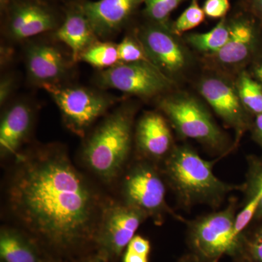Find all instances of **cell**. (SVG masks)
<instances>
[{"mask_svg": "<svg viewBox=\"0 0 262 262\" xmlns=\"http://www.w3.org/2000/svg\"><path fill=\"white\" fill-rule=\"evenodd\" d=\"M15 158L6 201L17 223L61 253L94 243L106 205L66 150L43 146Z\"/></svg>", "mask_w": 262, "mask_h": 262, "instance_id": "6da1fadb", "label": "cell"}, {"mask_svg": "<svg viewBox=\"0 0 262 262\" xmlns=\"http://www.w3.org/2000/svg\"><path fill=\"white\" fill-rule=\"evenodd\" d=\"M215 161L203 159L192 148L175 146L163 162L166 184L184 208L207 205L217 208L226 196L242 185L223 182L213 173Z\"/></svg>", "mask_w": 262, "mask_h": 262, "instance_id": "7a4b0ae2", "label": "cell"}, {"mask_svg": "<svg viewBox=\"0 0 262 262\" xmlns=\"http://www.w3.org/2000/svg\"><path fill=\"white\" fill-rule=\"evenodd\" d=\"M135 110L117 108L88 136L81 150L82 161L98 179L113 182L125 168L132 148Z\"/></svg>", "mask_w": 262, "mask_h": 262, "instance_id": "3957f363", "label": "cell"}, {"mask_svg": "<svg viewBox=\"0 0 262 262\" xmlns=\"http://www.w3.org/2000/svg\"><path fill=\"white\" fill-rule=\"evenodd\" d=\"M43 89L56 103L67 128L80 137L117 101L115 96L103 93L101 89L61 83L48 84Z\"/></svg>", "mask_w": 262, "mask_h": 262, "instance_id": "277c9868", "label": "cell"}, {"mask_svg": "<svg viewBox=\"0 0 262 262\" xmlns=\"http://www.w3.org/2000/svg\"><path fill=\"white\" fill-rule=\"evenodd\" d=\"M156 164L142 159L129 168L122 182V202L144 212L156 223L161 224L167 214L183 220L167 204L166 182Z\"/></svg>", "mask_w": 262, "mask_h": 262, "instance_id": "5b68a950", "label": "cell"}, {"mask_svg": "<svg viewBox=\"0 0 262 262\" xmlns=\"http://www.w3.org/2000/svg\"><path fill=\"white\" fill-rule=\"evenodd\" d=\"M237 209V201L233 198L225 209L188 222V241L201 261L217 262L225 254L232 256Z\"/></svg>", "mask_w": 262, "mask_h": 262, "instance_id": "8992f818", "label": "cell"}, {"mask_svg": "<svg viewBox=\"0 0 262 262\" xmlns=\"http://www.w3.org/2000/svg\"><path fill=\"white\" fill-rule=\"evenodd\" d=\"M159 107L182 137L214 151L225 149V135L199 101L187 96L167 97L160 101Z\"/></svg>", "mask_w": 262, "mask_h": 262, "instance_id": "52a82bcc", "label": "cell"}, {"mask_svg": "<svg viewBox=\"0 0 262 262\" xmlns=\"http://www.w3.org/2000/svg\"><path fill=\"white\" fill-rule=\"evenodd\" d=\"M94 82L101 90H117L142 98L158 96L173 85L170 77L149 61L118 63L99 71Z\"/></svg>", "mask_w": 262, "mask_h": 262, "instance_id": "ba28073f", "label": "cell"}, {"mask_svg": "<svg viewBox=\"0 0 262 262\" xmlns=\"http://www.w3.org/2000/svg\"><path fill=\"white\" fill-rule=\"evenodd\" d=\"M147 218L144 212L123 202L106 204L94 241L99 254L108 261L118 258Z\"/></svg>", "mask_w": 262, "mask_h": 262, "instance_id": "9c48e42d", "label": "cell"}, {"mask_svg": "<svg viewBox=\"0 0 262 262\" xmlns=\"http://www.w3.org/2000/svg\"><path fill=\"white\" fill-rule=\"evenodd\" d=\"M2 15L7 35L19 41L54 32L64 17L45 0H13Z\"/></svg>", "mask_w": 262, "mask_h": 262, "instance_id": "30bf717a", "label": "cell"}, {"mask_svg": "<svg viewBox=\"0 0 262 262\" xmlns=\"http://www.w3.org/2000/svg\"><path fill=\"white\" fill-rule=\"evenodd\" d=\"M170 24L147 21L136 33L150 62L168 76L182 70L187 61L184 48L174 37Z\"/></svg>", "mask_w": 262, "mask_h": 262, "instance_id": "8fae6325", "label": "cell"}, {"mask_svg": "<svg viewBox=\"0 0 262 262\" xmlns=\"http://www.w3.org/2000/svg\"><path fill=\"white\" fill-rule=\"evenodd\" d=\"M227 20L230 29L228 42L211 56L222 65L243 64L257 55L261 48V27L253 16L241 10Z\"/></svg>", "mask_w": 262, "mask_h": 262, "instance_id": "7c38bea8", "label": "cell"}, {"mask_svg": "<svg viewBox=\"0 0 262 262\" xmlns=\"http://www.w3.org/2000/svg\"><path fill=\"white\" fill-rule=\"evenodd\" d=\"M200 93L228 126L233 128L237 141L252 122L249 114L235 91L226 81L218 77H208L202 81Z\"/></svg>", "mask_w": 262, "mask_h": 262, "instance_id": "4fadbf2b", "label": "cell"}, {"mask_svg": "<svg viewBox=\"0 0 262 262\" xmlns=\"http://www.w3.org/2000/svg\"><path fill=\"white\" fill-rule=\"evenodd\" d=\"M77 2L98 39H106L120 32L128 23L144 0Z\"/></svg>", "mask_w": 262, "mask_h": 262, "instance_id": "5bb4252c", "label": "cell"}, {"mask_svg": "<svg viewBox=\"0 0 262 262\" xmlns=\"http://www.w3.org/2000/svg\"><path fill=\"white\" fill-rule=\"evenodd\" d=\"M25 63L29 80L43 88L48 84H61L68 74L71 63L56 46L34 42L27 48Z\"/></svg>", "mask_w": 262, "mask_h": 262, "instance_id": "9a60e30c", "label": "cell"}, {"mask_svg": "<svg viewBox=\"0 0 262 262\" xmlns=\"http://www.w3.org/2000/svg\"><path fill=\"white\" fill-rule=\"evenodd\" d=\"M134 137L143 159L155 163L166 159L175 146L168 122L157 113H146L139 119Z\"/></svg>", "mask_w": 262, "mask_h": 262, "instance_id": "2e32d148", "label": "cell"}, {"mask_svg": "<svg viewBox=\"0 0 262 262\" xmlns=\"http://www.w3.org/2000/svg\"><path fill=\"white\" fill-rule=\"evenodd\" d=\"M34 112L29 103L15 101L5 108L0 122L2 158L16 156L32 133Z\"/></svg>", "mask_w": 262, "mask_h": 262, "instance_id": "e0dca14e", "label": "cell"}, {"mask_svg": "<svg viewBox=\"0 0 262 262\" xmlns=\"http://www.w3.org/2000/svg\"><path fill=\"white\" fill-rule=\"evenodd\" d=\"M53 33L55 39L70 48L72 62L79 61L82 52L98 39L77 1L69 3L63 21Z\"/></svg>", "mask_w": 262, "mask_h": 262, "instance_id": "ac0fdd59", "label": "cell"}, {"mask_svg": "<svg viewBox=\"0 0 262 262\" xmlns=\"http://www.w3.org/2000/svg\"><path fill=\"white\" fill-rule=\"evenodd\" d=\"M2 262H40L37 246L25 234L10 227L0 232Z\"/></svg>", "mask_w": 262, "mask_h": 262, "instance_id": "d6986e66", "label": "cell"}, {"mask_svg": "<svg viewBox=\"0 0 262 262\" xmlns=\"http://www.w3.org/2000/svg\"><path fill=\"white\" fill-rule=\"evenodd\" d=\"M232 257L239 262H262V219L252 221L239 234Z\"/></svg>", "mask_w": 262, "mask_h": 262, "instance_id": "ffe728a7", "label": "cell"}, {"mask_svg": "<svg viewBox=\"0 0 262 262\" xmlns=\"http://www.w3.org/2000/svg\"><path fill=\"white\" fill-rule=\"evenodd\" d=\"M230 29L227 19L222 18L209 32L191 34L187 37V42L198 51L210 55L220 51L228 42Z\"/></svg>", "mask_w": 262, "mask_h": 262, "instance_id": "44dd1931", "label": "cell"}, {"mask_svg": "<svg viewBox=\"0 0 262 262\" xmlns=\"http://www.w3.org/2000/svg\"><path fill=\"white\" fill-rule=\"evenodd\" d=\"M79 61L85 62L99 71L106 70L119 63L117 45L96 41L82 52Z\"/></svg>", "mask_w": 262, "mask_h": 262, "instance_id": "7402d4cb", "label": "cell"}, {"mask_svg": "<svg viewBox=\"0 0 262 262\" xmlns=\"http://www.w3.org/2000/svg\"><path fill=\"white\" fill-rule=\"evenodd\" d=\"M237 92L239 99L249 115L262 113V84L246 72L239 77Z\"/></svg>", "mask_w": 262, "mask_h": 262, "instance_id": "603a6c76", "label": "cell"}, {"mask_svg": "<svg viewBox=\"0 0 262 262\" xmlns=\"http://www.w3.org/2000/svg\"><path fill=\"white\" fill-rule=\"evenodd\" d=\"M184 0H144L143 15L151 23L168 24L170 13Z\"/></svg>", "mask_w": 262, "mask_h": 262, "instance_id": "cb8c5ba5", "label": "cell"}, {"mask_svg": "<svg viewBox=\"0 0 262 262\" xmlns=\"http://www.w3.org/2000/svg\"><path fill=\"white\" fill-rule=\"evenodd\" d=\"M206 18L204 10L200 7L198 0L192 1L191 5L184 10L177 19L170 24L172 32L180 34L195 28L204 21Z\"/></svg>", "mask_w": 262, "mask_h": 262, "instance_id": "d4e9b609", "label": "cell"}, {"mask_svg": "<svg viewBox=\"0 0 262 262\" xmlns=\"http://www.w3.org/2000/svg\"><path fill=\"white\" fill-rule=\"evenodd\" d=\"M119 63H134V62L149 61L144 48L139 41H136L132 36H126L117 45Z\"/></svg>", "mask_w": 262, "mask_h": 262, "instance_id": "484cf974", "label": "cell"}, {"mask_svg": "<svg viewBox=\"0 0 262 262\" xmlns=\"http://www.w3.org/2000/svg\"><path fill=\"white\" fill-rule=\"evenodd\" d=\"M230 0H206L203 9L211 18H225L230 9Z\"/></svg>", "mask_w": 262, "mask_h": 262, "instance_id": "4316f807", "label": "cell"}, {"mask_svg": "<svg viewBox=\"0 0 262 262\" xmlns=\"http://www.w3.org/2000/svg\"><path fill=\"white\" fill-rule=\"evenodd\" d=\"M14 75L7 74L2 77L0 82V104L4 105L12 96L15 91V84Z\"/></svg>", "mask_w": 262, "mask_h": 262, "instance_id": "83f0119b", "label": "cell"}, {"mask_svg": "<svg viewBox=\"0 0 262 262\" xmlns=\"http://www.w3.org/2000/svg\"><path fill=\"white\" fill-rule=\"evenodd\" d=\"M239 5L241 11L253 16L262 29V0H241Z\"/></svg>", "mask_w": 262, "mask_h": 262, "instance_id": "f1b7e54d", "label": "cell"}, {"mask_svg": "<svg viewBox=\"0 0 262 262\" xmlns=\"http://www.w3.org/2000/svg\"><path fill=\"white\" fill-rule=\"evenodd\" d=\"M126 250L149 256L151 251V245L149 239L141 235H135L127 245Z\"/></svg>", "mask_w": 262, "mask_h": 262, "instance_id": "f546056e", "label": "cell"}, {"mask_svg": "<svg viewBox=\"0 0 262 262\" xmlns=\"http://www.w3.org/2000/svg\"><path fill=\"white\" fill-rule=\"evenodd\" d=\"M251 128L252 130L253 141L262 149V113L255 116V120L251 124Z\"/></svg>", "mask_w": 262, "mask_h": 262, "instance_id": "4dcf8cb0", "label": "cell"}, {"mask_svg": "<svg viewBox=\"0 0 262 262\" xmlns=\"http://www.w3.org/2000/svg\"><path fill=\"white\" fill-rule=\"evenodd\" d=\"M122 262H149V256L139 254L125 249Z\"/></svg>", "mask_w": 262, "mask_h": 262, "instance_id": "1f68e13d", "label": "cell"}, {"mask_svg": "<svg viewBox=\"0 0 262 262\" xmlns=\"http://www.w3.org/2000/svg\"><path fill=\"white\" fill-rule=\"evenodd\" d=\"M253 72L255 78L262 84V61H258L256 63Z\"/></svg>", "mask_w": 262, "mask_h": 262, "instance_id": "d6a6232c", "label": "cell"}, {"mask_svg": "<svg viewBox=\"0 0 262 262\" xmlns=\"http://www.w3.org/2000/svg\"><path fill=\"white\" fill-rule=\"evenodd\" d=\"M177 262H202L200 258L194 254V253H189V254L184 255L182 258H179Z\"/></svg>", "mask_w": 262, "mask_h": 262, "instance_id": "836d02e7", "label": "cell"}, {"mask_svg": "<svg viewBox=\"0 0 262 262\" xmlns=\"http://www.w3.org/2000/svg\"><path fill=\"white\" fill-rule=\"evenodd\" d=\"M81 262H108V260H106V258L103 257L101 255L98 253L96 256H91V257L85 258Z\"/></svg>", "mask_w": 262, "mask_h": 262, "instance_id": "e575fe53", "label": "cell"}, {"mask_svg": "<svg viewBox=\"0 0 262 262\" xmlns=\"http://www.w3.org/2000/svg\"><path fill=\"white\" fill-rule=\"evenodd\" d=\"M13 0H0V10L3 14Z\"/></svg>", "mask_w": 262, "mask_h": 262, "instance_id": "d590c367", "label": "cell"}, {"mask_svg": "<svg viewBox=\"0 0 262 262\" xmlns=\"http://www.w3.org/2000/svg\"><path fill=\"white\" fill-rule=\"evenodd\" d=\"M260 219H262V198L259 205H258L257 211H256L254 217H253V221L260 220Z\"/></svg>", "mask_w": 262, "mask_h": 262, "instance_id": "8d00e7d4", "label": "cell"}, {"mask_svg": "<svg viewBox=\"0 0 262 262\" xmlns=\"http://www.w3.org/2000/svg\"><path fill=\"white\" fill-rule=\"evenodd\" d=\"M40 262H56V261H51V260L42 259V261H41Z\"/></svg>", "mask_w": 262, "mask_h": 262, "instance_id": "74e56055", "label": "cell"}, {"mask_svg": "<svg viewBox=\"0 0 262 262\" xmlns=\"http://www.w3.org/2000/svg\"><path fill=\"white\" fill-rule=\"evenodd\" d=\"M192 1H195V0H192Z\"/></svg>", "mask_w": 262, "mask_h": 262, "instance_id": "f35d334b", "label": "cell"}, {"mask_svg": "<svg viewBox=\"0 0 262 262\" xmlns=\"http://www.w3.org/2000/svg\"><path fill=\"white\" fill-rule=\"evenodd\" d=\"M45 1H47L48 2V0H45Z\"/></svg>", "mask_w": 262, "mask_h": 262, "instance_id": "ab89813d", "label": "cell"}]
</instances>
